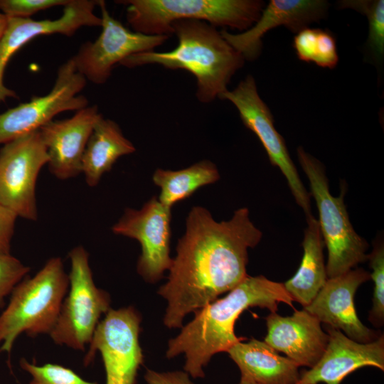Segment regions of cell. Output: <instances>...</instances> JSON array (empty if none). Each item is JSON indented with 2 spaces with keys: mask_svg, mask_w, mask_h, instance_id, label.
Masks as SVG:
<instances>
[{
  "mask_svg": "<svg viewBox=\"0 0 384 384\" xmlns=\"http://www.w3.org/2000/svg\"><path fill=\"white\" fill-rule=\"evenodd\" d=\"M262 238L247 208L237 209L230 219L219 222L206 208L192 207L168 280L158 292L168 302L164 324L181 327L186 315L238 286L247 276V250Z\"/></svg>",
  "mask_w": 384,
  "mask_h": 384,
  "instance_id": "6da1fadb",
  "label": "cell"
},
{
  "mask_svg": "<svg viewBox=\"0 0 384 384\" xmlns=\"http://www.w3.org/2000/svg\"><path fill=\"white\" fill-rule=\"evenodd\" d=\"M293 301L283 283L247 275L228 295L195 311L194 319L169 341L166 357L184 353L185 371L193 378H203V368L214 354L227 352L240 341L234 326L243 311L259 306L276 312L279 303L294 309Z\"/></svg>",
  "mask_w": 384,
  "mask_h": 384,
  "instance_id": "7a4b0ae2",
  "label": "cell"
},
{
  "mask_svg": "<svg viewBox=\"0 0 384 384\" xmlns=\"http://www.w3.org/2000/svg\"><path fill=\"white\" fill-rule=\"evenodd\" d=\"M178 46L169 52L133 54L119 65L135 68L149 64L171 70L183 69L196 79V97L203 103L213 101L228 90L231 78L245 63L243 56L216 27L196 19H183L171 25Z\"/></svg>",
  "mask_w": 384,
  "mask_h": 384,
  "instance_id": "3957f363",
  "label": "cell"
},
{
  "mask_svg": "<svg viewBox=\"0 0 384 384\" xmlns=\"http://www.w3.org/2000/svg\"><path fill=\"white\" fill-rule=\"evenodd\" d=\"M68 287V274L59 257L49 259L33 277L22 279L0 314V351L11 353L22 334L49 335Z\"/></svg>",
  "mask_w": 384,
  "mask_h": 384,
  "instance_id": "277c9868",
  "label": "cell"
},
{
  "mask_svg": "<svg viewBox=\"0 0 384 384\" xmlns=\"http://www.w3.org/2000/svg\"><path fill=\"white\" fill-rule=\"evenodd\" d=\"M127 21L134 31L150 36L173 34L171 25L183 19L206 21L243 32L260 16V0H127Z\"/></svg>",
  "mask_w": 384,
  "mask_h": 384,
  "instance_id": "5b68a950",
  "label": "cell"
},
{
  "mask_svg": "<svg viewBox=\"0 0 384 384\" xmlns=\"http://www.w3.org/2000/svg\"><path fill=\"white\" fill-rule=\"evenodd\" d=\"M297 153L319 211L320 231L328 251L327 277H335L367 261L368 244L351 223L343 200L345 188L342 186L338 196H332L324 165L302 146Z\"/></svg>",
  "mask_w": 384,
  "mask_h": 384,
  "instance_id": "8992f818",
  "label": "cell"
},
{
  "mask_svg": "<svg viewBox=\"0 0 384 384\" xmlns=\"http://www.w3.org/2000/svg\"><path fill=\"white\" fill-rule=\"evenodd\" d=\"M69 258L68 290L49 335L58 345L85 351L102 315L110 309V297L95 285L89 255L83 247L72 249Z\"/></svg>",
  "mask_w": 384,
  "mask_h": 384,
  "instance_id": "52a82bcc",
  "label": "cell"
},
{
  "mask_svg": "<svg viewBox=\"0 0 384 384\" xmlns=\"http://www.w3.org/2000/svg\"><path fill=\"white\" fill-rule=\"evenodd\" d=\"M48 162L39 130L4 144L0 149V204L18 217L36 220V181Z\"/></svg>",
  "mask_w": 384,
  "mask_h": 384,
  "instance_id": "ba28073f",
  "label": "cell"
},
{
  "mask_svg": "<svg viewBox=\"0 0 384 384\" xmlns=\"http://www.w3.org/2000/svg\"><path fill=\"white\" fill-rule=\"evenodd\" d=\"M141 317L132 306L110 309L98 324L84 364H89L99 351L102 356L106 384H135L143 362L139 342Z\"/></svg>",
  "mask_w": 384,
  "mask_h": 384,
  "instance_id": "9c48e42d",
  "label": "cell"
},
{
  "mask_svg": "<svg viewBox=\"0 0 384 384\" xmlns=\"http://www.w3.org/2000/svg\"><path fill=\"white\" fill-rule=\"evenodd\" d=\"M219 99L227 100L235 106L244 125L258 137L271 164L285 177L296 203L306 216L311 215V193L299 177L283 137L274 127L273 116L260 97L254 78L247 75L234 90H227Z\"/></svg>",
  "mask_w": 384,
  "mask_h": 384,
  "instance_id": "30bf717a",
  "label": "cell"
},
{
  "mask_svg": "<svg viewBox=\"0 0 384 384\" xmlns=\"http://www.w3.org/2000/svg\"><path fill=\"white\" fill-rule=\"evenodd\" d=\"M86 81L73 59H68L59 67L55 84L48 94L33 97L0 114V144L38 130L59 113L87 107L88 100L79 94Z\"/></svg>",
  "mask_w": 384,
  "mask_h": 384,
  "instance_id": "8fae6325",
  "label": "cell"
},
{
  "mask_svg": "<svg viewBox=\"0 0 384 384\" xmlns=\"http://www.w3.org/2000/svg\"><path fill=\"white\" fill-rule=\"evenodd\" d=\"M98 6L102 19L100 35L95 41L82 44L71 58L86 80L102 85L110 78L115 65L133 54L153 51L170 36L131 31L110 14L105 1H98Z\"/></svg>",
  "mask_w": 384,
  "mask_h": 384,
  "instance_id": "7c38bea8",
  "label": "cell"
},
{
  "mask_svg": "<svg viewBox=\"0 0 384 384\" xmlns=\"http://www.w3.org/2000/svg\"><path fill=\"white\" fill-rule=\"evenodd\" d=\"M171 208L152 196L140 209L126 208L112 226L113 233L141 245L137 272L148 282L160 279L172 264L170 257Z\"/></svg>",
  "mask_w": 384,
  "mask_h": 384,
  "instance_id": "4fadbf2b",
  "label": "cell"
},
{
  "mask_svg": "<svg viewBox=\"0 0 384 384\" xmlns=\"http://www.w3.org/2000/svg\"><path fill=\"white\" fill-rule=\"evenodd\" d=\"M98 1L70 0L62 16L54 20L8 17L7 26L0 42V103L16 93L4 84V73L12 56L30 41L42 35L59 33L72 36L83 26H101L102 19L94 10Z\"/></svg>",
  "mask_w": 384,
  "mask_h": 384,
  "instance_id": "5bb4252c",
  "label": "cell"
},
{
  "mask_svg": "<svg viewBox=\"0 0 384 384\" xmlns=\"http://www.w3.org/2000/svg\"><path fill=\"white\" fill-rule=\"evenodd\" d=\"M370 279L369 272L363 268L352 269L335 277L328 278L313 301L304 309L321 323L343 331L351 339L366 343L380 335L366 326L359 319L354 304L358 288Z\"/></svg>",
  "mask_w": 384,
  "mask_h": 384,
  "instance_id": "9a60e30c",
  "label": "cell"
},
{
  "mask_svg": "<svg viewBox=\"0 0 384 384\" xmlns=\"http://www.w3.org/2000/svg\"><path fill=\"white\" fill-rule=\"evenodd\" d=\"M324 0H271L249 29L239 33L220 31L223 37L247 60H255L262 51V38L270 30L283 26L298 33L327 14Z\"/></svg>",
  "mask_w": 384,
  "mask_h": 384,
  "instance_id": "2e32d148",
  "label": "cell"
},
{
  "mask_svg": "<svg viewBox=\"0 0 384 384\" xmlns=\"http://www.w3.org/2000/svg\"><path fill=\"white\" fill-rule=\"evenodd\" d=\"M101 117L97 105H87L70 118L53 119L38 129L47 150L50 171L55 177L65 180L81 173L85 149Z\"/></svg>",
  "mask_w": 384,
  "mask_h": 384,
  "instance_id": "e0dca14e",
  "label": "cell"
},
{
  "mask_svg": "<svg viewBox=\"0 0 384 384\" xmlns=\"http://www.w3.org/2000/svg\"><path fill=\"white\" fill-rule=\"evenodd\" d=\"M329 341L324 354L296 384H340L345 377L364 366L384 370V336L373 341H355L341 331L326 326Z\"/></svg>",
  "mask_w": 384,
  "mask_h": 384,
  "instance_id": "ac0fdd59",
  "label": "cell"
},
{
  "mask_svg": "<svg viewBox=\"0 0 384 384\" xmlns=\"http://www.w3.org/2000/svg\"><path fill=\"white\" fill-rule=\"evenodd\" d=\"M266 323L265 342L284 353L299 367L312 368L324 354L329 335L321 329L319 319L305 309H294L290 316L271 312Z\"/></svg>",
  "mask_w": 384,
  "mask_h": 384,
  "instance_id": "d6986e66",
  "label": "cell"
},
{
  "mask_svg": "<svg viewBox=\"0 0 384 384\" xmlns=\"http://www.w3.org/2000/svg\"><path fill=\"white\" fill-rule=\"evenodd\" d=\"M227 352L240 368L241 378L257 384H296L300 378L299 366L265 341H240Z\"/></svg>",
  "mask_w": 384,
  "mask_h": 384,
  "instance_id": "ffe728a7",
  "label": "cell"
},
{
  "mask_svg": "<svg viewBox=\"0 0 384 384\" xmlns=\"http://www.w3.org/2000/svg\"><path fill=\"white\" fill-rule=\"evenodd\" d=\"M134 144L113 120L101 117L90 136L82 159L81 173L89 186H95L121 156L134 153Z\"/></svg>",
  "mask_w": 384,
  "mask_h": 384,
  "instance_id": "44dd1931",
  "label": "cell"
},
{
  "mask_svg": "<svg viewBox=\"0 0 384 384\" xmlns=\"http://www.w3.org/2000/svg\"><path fill=\"white\" fill-rule=\"evenodd\" d=\"M306 217L307 226L302 243L304 254L299 267L283 283L294 301L304 307L313 301L328 279L323 254L324 243L318 220L312 214Z\"/></svg>",
  "mask_w": 384,
  "mask_h": 384,
  "instance_id": "7402d4cb",
  "label": "cell"
},
{
  "mask_svg": "<svg viewBox=\"0 0 384 384\" xmlns=\"http://www.w3.org/2000/svg\"><path fill=\"white\" fill-rule=\"evenodd\" d=\"M219 178L216 165L209 160H202L175 171L159 168L152 176L154 183L160 188L159 201L171 208L200 188L214 183Z\"/></svg>",
  "mask_w": 384,
  "mask_h": 384,
  "instance_id": "603a6c76",
  "label": "cell"
},
{
  "mask_svg": "<svg viewBox=\"0 0 384 384\" xmlns=\"http://www.w3.org/2000/svg\"><path fill=\"white\" fill-rule=\"evenodd\" d=\"M293 46L301 60L327 68L338 62L336 40L329 31L307 27L297 33Z\"/></svg>",
  "mask_w": 384,
  "mask_h": 384,
  "instance_id": "cb8c5ba5",
  "label": "cell"
},
{
  "mask_svg": "<svg viewBox=\"0 0 384 384\" xmlns=\"http://www.w3.org/2000/svg\"><path fill=\"white\" fill-rule=\"evenodd\" d=\"M342 9H351L364 14L368 22V46L378 63L384 56V1L346 0L338 3Z\"/></svg>",
  "mask_w": 384,
  "mask_h": 384,
  "instance_id": "d4e9b609",
  "label": "cell"
},
{
  "mask_svg": "<svg viewBox=\"0 0 384 384\" xmlns=\"http://www.w3.org/2000/svg\"><path fill=\"white\" fill-rule=\"evenodd\" d=\"M372 269L370 279L373 281V306L369 313V321L376 327L384 323V245L383 242H373V248L368 255Z\"/></svg>",
  "mask_w": 384,
  "mask_h": 384,
  "instance_id": "484cf974",
  "label": "cell"
},
{
  "mask_svg": "<svg viewBox=\"0 0 384 384\" xmlns=\"http://www.w3.org/2000/svg\"><path fill=\"white\" fill-rule=\"evenodd\" d=\"M21 368L31 379L29 384H97L82 379L73 370L52 363L37 366L25 358L20 361Z\"/></svg>",
  "mask_w": 384,
  "mask_h": 384,
  "instance_id": "4316f807",
  "label": "cell"
},
{
  "mask_svg": "<svg viewBox=\"0 0 384 384\" xmlns=\"http://www.w3.org/2000/svg\"><path fill=\"white\" fill-rule=\"evenodd\" d=\"M30 270L10 253L0 252V306Z\"/></svg>",
  "mask_w": 384,
  "mask_h": 384,
  "instance_id": "83f0119b",
  "label": "cell"
},
{
  "mask_svg": "<svg viewBox=\"0 0 384 384\" xmlns=\"http://www.w3.org/2000/svg\"><path fill=\"white\" fill-rule=\"evenodd\" d=\"M70 0H0V11L7 17L29 18L53 6H65Z\"/></svg>",
  "mask_w": 384,
  "mask_h": 384,
  "instance_id": "f1b7e54d",
  "label": "cell"
},
{
  "mask_svg": "<svg viewBox=\"0 0 384 384\" xmlns=\"http://www.w3.org/2000/svg\"><path fill=\"white\" fill-rule=\"evenodd\" d=\"M17 218L15 213L0 204V252L10 253Z\"/></svg>",
  "mask_w": 384,
  "mask_h": 384,
  "instance_id": "f546056e",
  "label": "cell"
},
{
  "mask_svg": "<svg viewBox=\"0 0 384 384\" xmlns=\"http://www.w3.org/2000/svg\"><path fill=\"white\" fill-rule=\"evenodd\" d=\"M144 378L148 384H194L186 372L178 370L160 373L147 370Z\"/></svg>",
  "mask_w": 384,
  "mask_h": 384,
  "instance_id": "4dcf8cb0",
  "label": "cell"
},
{
  "mask_svg": "<svg viewBox=\"0 0 384 384\" xmlns=\"http://www.w3.org/2000/svg\"><path fill=\"white\" fill-rule=\"evenodd\" d=\"M8 17L0 11V42L7 26Z\"/></svg>",
  "mask_w": 384,
  "mask_h": 384,
  "instance_id": "1f68e13d",
  "label": "cell"
},
{
  "mask_svg": "<svg viewBox=\"0 0 384 384\" xmlns=\"http://www.w3.org/2000/svg\"><path fill=\"white\" fill-rule=\"evenodd\" d=\"M239 384H257L248 379H246V378H241L240 379V381L239 383Z\"/></svg>",
  "mask_w": 384,
  "mask_h": 384,
  "instance_id": "d6a6232c",
  "label": "cell"
}]
</instances>
